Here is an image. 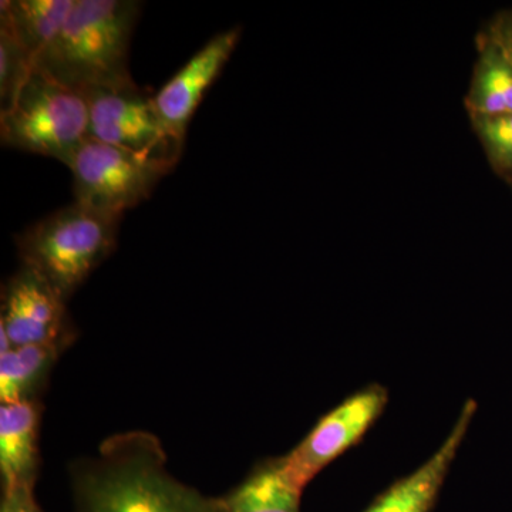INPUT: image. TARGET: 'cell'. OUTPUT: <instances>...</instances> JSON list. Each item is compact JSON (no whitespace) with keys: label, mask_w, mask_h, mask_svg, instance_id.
<instances>
[{"label":"cell","mask_w":512,"mask_h":512,"mask_svg":"<svg viewBox=\"0 0 512 512\" xmlns=\"http://www.w3.org/2000/svg\"><path fill=\"white\" fill-rule=\"evenodd\" d=\"M74 512H221V497L202 494L168 470L156 434H113L96 456L70 466Z\"/></svg>","instance_id":"1"},{"label":"cell","mask_w":512,"mask_h":512,"mask_svg":"<svg viewBox=\"0 0 512 512\" xmlns=\"http://www.w3.org/2000/svg\"><path fill=\"white\" fill-rule=\"evenodd\" d=\"M141 10L137 0H76L36 69L83 94L134 83L128 55Z\"/></svg>","instance_id":"2"},{"label":"cell","mask_w":512,"mask_h":512,"mask_svg":"<svg viewBox=\"0 0 512 512\" xmlns=\"http://www.w3.org/2000/svg\"><path fill=\"white\" fill-rule=\"evenodd\" d=\"M121 217L67 205L16 237L20 264L45 278L69 302L117 247Z\"/></svg>","instance_id":"3"},{"label":"cell","mask_w":512,"mask_h":512,"mask_svg":"<svg viewBox=\"0 0 512 512\" xmlns=\"http://www.w3.org/2000/svg\"><path fill=\"white\" fill-rule=\"evenodd\" d=\"M89 101L83 93L33 70L8 109L0 111L5 147L55 158L64 165L89 138Z\"/></svg>","instance_id":"4"},{"label":"cell","mask_w":512,"mask_h":512,"mask_svg":"<svg viewBox=\"0 0 512 512\" xmlns=\"http://www.w3.org/2000/svg\"><path fill=\"white\" fill-rule=\"evenodd\" d=\"M177 161L146 157L87 138L67 164L74 202L103 214L123 217L153 194Z\"/></svg>","instance_id":"5"},{"label":"cell","mask_w":512,"mask_h":512,"mask_svg":"<svg viewBox=\"0 0 512 512\" xmlns=\"http://www.w3.org/2000/svg\"><path fill=\"white\" fill-rule=\"evenodd\" d=\"M387 404L389 392L379 383L367 384L350 394L320 417L298 446L281 456L286 474L305 491L320 471L363 440L382 417Z\"/></svg>","instance_id":"6"},{"label":"cell","mask_w":512,"mask_h":512,"mask_svg":"<svg viewBox=\"0 0 512 512\" xmlns=\"http://www.w3.org/2000/svg\"><path fill=\"white\" fill-rule=\"evenodd\" d=\"M89 101V138L140 156L180 160L183 144L164 127L154 106L136 83L84 93Z\"/></svg>","instance_id":"7"},{"label":"cell","mask_w":512,"mask_h":512,"mask_svg":"<svg viewBox=\"0 0 512 512\" xmlns=\"http://www.w3.org/2000/svg\"><path fill=\"white\" fill-rule=\"evenodd\" d=\"M76 339L66 299L36 271L20 264L2 288L0 353L29 345L70 348Z\"/></svg>","instance_id":"8"},{"label":"cell","mask_w":512,"mask_h":512,"mask_svg":"<svg viewBox=\"0 0 512 512\" xmlns=\"http://www.w3.org/2000/svg\"><path fill=\"white\" fill-rule=\"evenodd\" d=\"M241 33V28H232L212 37L153 96L164 127L183 146L192 116L231 59Z\"/></svg>","instance_id":"9"},{"label":"cell","mask_w":512,"mask_h":512,"mask_svg":"<svg viewBox=\"0 0 512 512\" xmlns=\"http://www.w3.org/2000/svg\"><path fill=\"white\" fill-rule=\"evenodd\" d=\"M477 407L476 400H467L439 450L409 476L394 481L363 512L433 511L448 471L453 466L458 450L463 446L468 429L476 416Z\"/></svg>","instance_id":"10"},{"label":"cell","mask_w":512,"mask_h":512,"mask_svg":"<svg viewBox=\"0 0 512 512\" xmlns=\"http://www.w3.org/2000/svg\"><path fill=\"white\" fill-rule=\"evenodd\" d=\"M40 400L0 403L2 491L33 488L40 473Z\"/></svg>","instance_id":"11"},{"label":"cell","mask_w":512,"mask_h":512,"mask_svg":"<svg viewBox=\"0 0 512 512\" xmlns=\"http://www.w3.org/2000/svg\"><path fill=\"white\" fill-rule=\"evenodd\" d=\"M303 490L293 483L281 457L266 458L221 497V512H301Z\"/></svg>","instance_id":"12"},{"label":"cell","mask_w":512,"mask_h":512,"mask_svg":"<svg viewBox=\"0 0 512 512\" xmlns=\"http://www.w3.org/2000/svg\"><path fill=\"white\" fill-rule=\"evenodd\" d=\"M69 346L29 345L0 353V403L40 400L57 360Z\"/></svg>","instance_id":"13"},{"label":"cell","mask_w":512,"mask_h":512,"mask_svg":"<svg viewBox=\"0 0 512 512\" xmlns=\"http://www.w3.org/2000/svg\"><path fill=\"white\" fill-rule=\"evenodd\" d=\"M76 0H3L0 22L5 23L35 59L56 39Z\"/></svg>","instance_id":"14"},{"label":"cell","mask_w":512,"mask_h":512,"mask_svg":"<svg viewBox=\"0 0 512 512\" xmlns=\"http://www.w3.org/2000/svg\"><path fill=\"white\" fill-rule=\"evenodd\" d=\"M471 109L476 117L512 113V67L490 42L478 66Z\"/></svg>","instance_id":"15"},{"label":"cell","mask_w":512,"mask_h":512,"mask_svg":"<svg viewBox=\"0 0 512 512\" xmlns=\"http://www.w3.org/2000/svg\"><path fill=\"white\" fill-rule=\"evenodd\" d=\"M35 70V59L23 49L5 23L0 22V101L8 109Z\"/></svg>","instance_id":"16"},{"label":"cell","mask_w":512,"mask_h":512,"mask_svg":"<svg viewBox=\"0 0 512 512\" xmlns=\"http://www.w3.org/2000/svg\"><path fill=\"white\" fill-rule=\"evenodd\" d=\"M476 120L478 134L491 160L503 170H512V113Z\"/></svg>","instance_id":"17"},{"label":"cell","mask_w":512,"mask_h":512,"mask_svg":"<svg viewBox=\"0 0 512 512\" xmlns=\"http://www.w3.org/2000/svg\"><path fill=\"white\" fill-rule=\"evenodd\" d=\"M0 512H45L35 497L33 488H15L2 491Z\"/></svg>","instance_id":"18"},{"label":"cell","mask_w":512,"mask_h":512,"mask_svg":"<svg viewBox=\"0 0 512 512\" xmlns=\"http://www.w3.org/2000/svg\"><path fill=\"white\" fill-rule=\"evenodd\" d=\"M488 42L504 56V59L512 67V22L504 20V22L498 23L491 32Z\"/></svg>","instance_id":"19"}]
</instances>
